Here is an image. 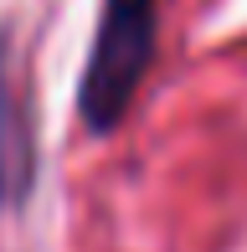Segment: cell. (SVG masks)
<instances>
[{"mask_svg": "<svg viewBox=\"0 0 247 252\" xmlns=\"http://www.w3.org/2000/svg\"><path fill=\"white\" fill-rule=\"evenodd\" d=\"M154 36H160V0H103L77 83V113L88 134H114L129 119L134 93L154 62Z\"/></svg>", "mask_w": 247, "mask_h": 252, "instance_id": "6da1fadb", "label": "cell"}, {"mask_svg": "<svg viewBox=\"0 0 247 252\" xmlns=\"http://www.w3.org/2000/svg\"><path fill=\"white\" fill-rule=\"evenodd\" d=\"M36 190V134L31 103L16 77L5 41H0V211H21Z\"/></svg>", "mask_w": 247, "mask_h": 252, "instance_id": "7a4b0ae2", "label": "cell"}]
</instances>
